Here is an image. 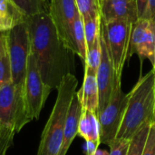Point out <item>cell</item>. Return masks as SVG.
<instances>
[{
	"mask_svg": "<svg viewBox=\"0 0 155 155\" xmlns=\"http://www.w3.org/2000/svg\"><path fill=\"white\" fill-rule=\"evenodd\" d=\"M101 49H102L101 62L96 73V79H97V84L99 90V106L97 111V116L108 105L111 100V96L115 83L117 81L115 80L113 63L102 33V29H101Z\"/></svg>",
	"mask_w": 155,
	"mask_h": 155,
	"instance_id": "cell-9",
	"label": "cell"
},
{
	"mask_svg": "<svg viewBox=\"0 0 155 155\" xmlns=\"http://www.w3.org/2000/svg\"><path fill=\"white\" fill-rule=\"evenodd\" d=\"M11 81V69L5 33H0V88Z\"/></svg>",
	"mask_w": 155,
	"mask_h": 155,
	"instance_id": "cell-17",
	"label": "cell"
},
{
	"mask_svg": "<svg viewBox=\"0 0 155 155\" xmlns=\"http://www.w3.org/2000/svg\"><path fill=\"white\" fill-rule=\"evenodd\" d=\"M30 53L45 86L57 89L63 78L74 70L73 53L60 38L48 12L26 17Z\"/></svg>",
	"mask_w": 155,
	"mask_h": 155,
	"instance_id": "cell-1",
	"label": "cell"
},
{
	"mask_svg": "<svg viewBox=\"0 0 155 155\" xmlns=\"http://www.w3.org/2000/svg\"><path fill=\"white\" fill-rule=\"evenodd\" d=\"M76 94L83 109L94 112L97 114L99 106V90L96 73L88 69H84V83Z\"/></svg>",
	"mask_w": 155,
	"mask_h": 155,
	"instance_id": "cell-12",
	"label": "cell"
},
{
	"mask_svg": "<svg viewBox=\"0 0 155 155\" xmlns=\"http://www.w3.org/2000/svg\"><path fill=\"white\" fill-rule=\"evenodd\" d=\"M83 21H84V34H85V39H86V45L88 49L94 45L95 38L100 34L101 23H102L101 15L99 14L94 16H91V15L84 16L83 17Z\"/></svg>",
	"mask_w": 155,
	"mask_h": 155,
	"instance_id": "cell-18",
	"label": "cell"
},
{
	"mask_svg": "<svg viewBox=\"0 0 155 155\" xmlns=\"http://www.w3.org/2000/svg\"><path fill=\"white\" fill-rule=\"evenodd\" d=\"M78 12L75 0H51L48 13L64 45L75 54L73 25Z\"/></svg>",
	"mask_w": 155,
	"mask_h": 155,
	"instance_id": "cell-7",
	"label": "cell"
},
{
	"mask_svg": "<svg viewBox=\"0 0 155 155\" xmlns=\"http://www.w3.org/2000/svg\"><path fill=\"white\" fill-rule=\"evenodd\" d=\"M155 123V72L140 77L128 94L124 118L116 138L131 140L143 126Z\"/></svg>",
	"mask_w": 155,
	"mask_h": 155,
	"instance_id": "cell-2",
	"label": "cell"
},
{
	"mask_svg": "<svg viewBox=\"0 0 155 155\" xmlns=\"http://www.w3.org/2000/svg\"><path fill=\"white\" fill-rule=\"evenodd\" d=\"M50 93L42 80L35 58L30 53L24 84V103L28 123L39 118Z\"/></svg>",
	"mask_w": 155,
	"mask_h": 155,
	"instance_id": "cell-5",
	"label": "cell"
},
{
	"mask_svg": "<svg viewBox=\"0 0 155 155\" xmlns=\"http://www.w3.org/2000/svg\"><path fill=\"white\" fill-rule=\"evenodd\" d=\"M15 87L10 81L0 88V123L13 129H15Z\"/></svg>",
	"mask_w": 155,
	"mask_h": 155,
	"instance_id": "cell-13",
	"label": "cell"
},
{
	"mask_svg": "<svg viewBox=\"0 0 155 155\" xmlns=\"http://www.w3.org/2000/svg\"><path fill=\"white\" fill-rule=\"evenodd\" d=\"M78 135L85 141H94L101 143L100 122L95 113L83 109L78 125Z\"/></svg>",
	"mask_w": 155,
	"mask_h": 155,
	"instance_id": "cell-14",
	"label": "cell"
},
{
	"mask_svg": "<svg viewBox=\"0 0 155 155\" xmlns=\"http://www.w3.org/2000/svg\"><path fill=\"white\" fill-rule=\"evenodd\" d=\"M100 1H101V0H98V2H100Z\"/></svg>",
	"mask_w": 155,
	"mask_h": 155,
	"instance_id": "cell-32",
	"label": "cell"
},
{
	"mask_svg": "<svg viewBox=\"0 0 155 155\" xmlns=\"http://www.w3.org/2000/svg\"><path fill=\"white\" fill-rule=\"evenodd\" d=\"M99 9L104 23L123 20L134 24L139 19L136 0H101Z\"/></svg>",
	"mask_w": 155,
	"mask_h": 155,
	"instance_id": "cell-10",
	"label": "cell"
},
{
	"mask_svg": "<svg viewBox=\"0 0 155 155\" xmlns=\"http://www.w3.org/2000/svg\"><path fill=\"white\" fill-rule=\"evenodd\" d=\"M152 124H147L143 128L136 133V134L130 140L129 148L126 155H142L143 148L149 134L150 127Z\"/></svg>",
	"mask_w": 155,
	"mask_h": 155,
	"instance_id": "cell-21",
	"label": "cell"
},
{
	"mask_svg": "<svg viewBox=\"0 0 155 155\" xmlns=\"http://www.w3.org/2000/svg\"><path fill=\"white\" fill-rule=\"evenodd\" d=\"M142 155H155V123L151 124L149 134Z\"/></svg>",
	"mask_w": 155,
	"mask_h": 155,
	"instance_id": "cell-25",
	"label": "cell"
},
{
	"mask_svg": "<svg viewBox=\"0 0 155 155\" xmlns=\"http://www.w3.org/2000/svg\"><path fill=\"white\" fill-rule=\"evenodd\" d=\"M26 20V16L11 0H0V33H5Z\"/></svg>",
	"mask_w": 155,
	"mask_h": 155,
	"instance_id": "cell-15",
	"label": "cell"
},
{
	"mask_svg": "<svg viewBox=\"0 0 155 155\" xmlns=\"http://www.w3.org/2000/svg\"><path fill=\"white\" fill-rule=\"evenodd\" d=\"M130 144V140L115 138L107 145L110 147L109 155H126Z\"/></svg>",
	"mask_w": 155,
	"mask_h": 155,
	"instance_id": "cell-24",
	"label": "cell"
},
{
	"mask_svg": "<svg viewBox=\"0 0 155 155\" xmlns=\"http://www.w3.org/2000/svg\"><path fill=\"white\" fill-rule=\"evenodd\" d=\"M134 24L116 20L110 23H101L102 33L113 63L115 80H122V74L128 60L130 40Z\"/></svg>",
	"mask_w": 155,
	"mask_h": 155,
	"instance_id": "cell-4",
	"label": "cell"
},
{
	"mask_svg": "<svg viewBox=\"0 0 155 155\" xmlns=\"http://www.w3.org/2000/svg\"><path fill=\"white\" fill-rule=\"evenodd\" d=\"M13 4L27 17L36 14L48 12L44 0H11Z\"/></svg>",
	"mask_w": 155,
	"mask_h": 155,
	"instance_id": "cell-19",
	"label": "cell"
},
{
	"mask_svg": "<svg viewBox=\"0 0 155 155\" xmlns=\"http://www.w3.org/2000/svg\"><path fill=\"white\" fill-rule=\"evenodd\" d=\"M94 155H109V153L106 152V151L101 150V149H97V151H96Z\"/></svg>",
	"mask_w": 155,
	"mask_h": 155,
	"instance_id": "cell-29",
	"label": "cell"
},
{
	"mask_svg": "<svg viewBox=\"0 0 155 155\" xmlns=\"http://www.w3.org/2000/svg\"><path fill=\"white\" fill-rule=\"evenodd\" d=\"M73 32H74V41L76 50L75 54H77L80 57L83 64L84 65L86 60V54H87V45H86V39L84 34V21L79 11L76 13L74 20Z\"/></svg>",
	"mask_w": 155,
	"mask_h": 155,
	"instance_id": "cell-16",
	"label": "cell"
},
{
	"mask_svg": "<svg viewBox=\"0 0 155 155\" xmlns=\"http://www.w3.org/2000/svg\"><path fill=\"white\" fill-rule=\"evenodd\" d=\"M99 143L94 142V141H85V143L84 145V153L85 155H94L98 146Z\"/></svg>",
	"mask_w": 155,
	"mask_h": 155,
	"instance_id": "cell-26",
	"label": "cell"
},
{
	"mask_svg": "<svg viewBox=\"0 0 155 155\" xmlns=\"http://www.w3.org/2000/svg\"><path fill=\"white\" fill-rule=\"evenodd\" d=\"M153 69L154 70V72H155V54H154V64L153 65Z\"/></svg>",
	"mask_w": 155,
	"mask_h": 155,
	"instance_id": "cell-31",
	"label": "cell"
},
{
	"mask_svg": "<svg viewBox=\"0 0 155 155\" xmlns=\"http://www.w3.org/2000/svg\"><path fill=\"white\" fill-rule=\"evenodd\" d=\"M82 111H83L82 104L75 93L69 107V111L64 125V130L62 146L58 155H66L74 139L75 138L76 135H78V125H79Z\"/></svg>",
	"mask_w": 155,
	"mask_h": 155,
	"instance_id": "cell-11",
	"label": "cell"
},
{
	"mask_svg": "<svg viewBox=\"0 0 155 155\" xmlns=\"http://www.w3.org/2000/svg\"><path fill=\"white\" fill-rule=\"evenodd\" d=\"M121 80H117L105 109L98 114L101 127V143L108 144L114 140L120 129L128 101V94L122 90Z\"/></svg>",
	"mask_w": 155,
	"mask_h": 155,
	"instance_id": "cell-6",
	"label": "cell"
},
{
	"mask_svg": "<svg viewBox=\"0 0 155 155\" xmlns=\"http://www.w3.org/2000/svg\"><path fill=\"white\" fill-rule=\"evenodd\" d=\"M101 56H102V49H101V31H100V34L95 38L94 45L87 49L84 69H88L94 73H97L101 62Z\"/></svg>",
	"mask_w": 155,
	"mask_h": 155,
	"instance_id": "cell-20",
	"label": "cell"
},
{
	"mask_svg": "<svg viewBox=\"0 0 155 155\" xmlns=\"http://www.w3.org/2000/svg\"><path fill=\"white\" fill-rule=\"evenodd\" d=\"M137 54L140 59L148 58L154 64L155 20L138 19L133 25L128 59Z\"/></svg>",
	"mask_w": 155,
	"mask_h": 155,
	"instance_id": "cell-8",
	"label": "cell"
},
{
	"mask_svg": "<svg viewBox=\"0 0 155 155\" xmlns=\"http://www.w3.org/2000/svg\"><path fill=\"white\" fill-rule=\"evenodd\" d=\"M78 81L73 74L65 75L57 88V97L41 135L37 155H58L63 142L69 107Z\"/></svg>",
	"mask_w": 155,
	"mask_h": 155,
	"instance_id": "cell-3",
	"label": "cell"
},
{
	"mask_svg": "<svg viewBox=\"0 0 155 155\" xmlns=\"http://www.w3.org/2000/svg\"><path fill=\"white\" fill-rule=\"evenodd\" d=\"M148 1L149 0H136L137 3V11H138V17L139 18H143L146 8H147V5H148Z\"/></svg>",
	"mask_w": 155,
	"mask_h": 155,
	"instance_id": "cell-28",
	"label": "cell"
},
{
	"mask_svg": "<svg viewBox=\"0 0 155 155\" xmlns=\"http://www.w3.org/2000/svg\"><path fill=\"white\" fill-rule=\"evenodd\" d=\"M77 9L82 17L96 15L100 14L98 0H75Z\"/></svg>",
	"mask_w": 155,
	"mask_h": 155,
	"instance_id": "cell-23",
	"label": "cell"
},
{
	"mask_svg": "<svg viewBox=\"0 0 155 155\" xmlns=\"http://www.w3.org/2000/svg\"><path fill=\"white\" fill-rule=\"evenodd\" d=\"M143 18L155 20V0H149L145 14ZM140 19V18H139Z\"/></svg>",
	"mask_w": 155,
	"mask_h": 155,
	"instance_id": "cell-27",
	"label": "cell"
},
{
	"mask_svg": "<svg viewBox=\"0 0 155 155\" xmlns=\"http://www.w3.org/2000/svg\"><path fill=\"white\" fill-rule=\"evenodd\" d=\"M44 2L45 3V5H46L47 7L49 8V5H50V3H51V0H44Z\"/></svg>",
	"mask_w": 155,
	"mask_h": 155,
	"instance_id": "cell-30",
	"label": "cell"
},
{
	"mask_svg": "<svg viewBox=\"0 0 155 155\" xmlns=\"http://www.w3.org/2000/svg\"><path fill=\"white\" fill-rule=\"evenodd\" d=\"M15 134V129L0 123V155H6Z\"/></svg>",
	"mask_w": 155,
	"mask_h": 155,
	"instance_id": "cell-22",
	"label": "cell"
}]
</instances>
